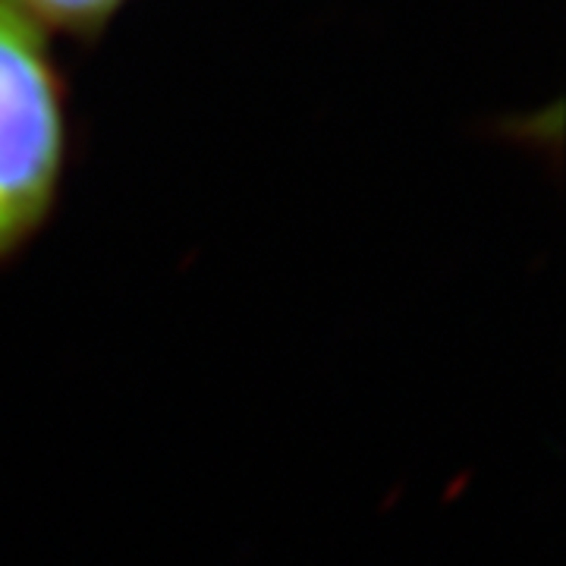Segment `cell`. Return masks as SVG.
<instances>
[{
  "instance_id": "6da1fadb",
  "label": "cell",
  "mask_w": 566,
  "mask_h": 566,
  "mask_svg": "<svg viewBox=\"0 0 566 566\" xmlns=\"http://www.w3.org/2000/svg\"><path fill=\"white\" fill-rule=\"evenodd\" d=\"M70 82L41 22L0 0V274L57 218L73 164Z\"/></svg>"
},
{
  "instance_id": "7a4b0ae2",
  "label": "cell",
  "mask_w": 566,
  "mask_h": 566,
  "mask_svg": "<svg viewBox=\"0 0 566 566\" xmlns=\"http://www.w3.org/2000/svg\"><path fill=\"white\" fill-rule=\"evenodd\" d=\"M25 13L76 39H98L129 0H17Z\"/></svg>"
}]
</instances>
